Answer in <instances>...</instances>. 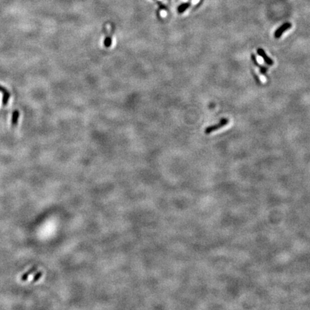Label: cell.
Here are the masks:
<instances>
[{
  "mask_svg": "<svg viewBox=\"0 0 310 310\" xmlns=\"http://www.w3.org/2000/svg\"><path fill=\"white\" fill-rule=\"evenodd\" d=\"M229 122L228 118H222V119L220 121V122L218 124L213 125V126H209L208 127H207L205 130V133L206 134H209L213 132V131L218 130V129L223 128L225 126H226Z\"/></svg>",
  "mask_w": 310,
  "mask_h": 310,
  "instance_id": "obj_1",
  "label": "cell"
},
{
  "mask_svg": "<svg viewBox=\"0 0 310 310\" xmlns=\"http://www.w3.org/2000/svg\"><path fill=\"white\" fill-rule=\"evenodd\" d=\"M291 27L292 25L290 23H285L284 24H283V25L280 26V27L276 30L275 32H274V37L276 39H279V37L282 36L283 32L287 31V30H289Z\"/></svg>",
  "mask_w": 310,
  "mask_h": 310,
  "instance_id": "obj_2",
  "label": "cell"
},
{
  "mask_svg": "<svg viewBox=\"0 0 310 310\" xmlns=\"http://www.w3.org/2000/svg\"><path fill=\"white\" fill-rule=\"evenodd\" d=\"M257 53L262 58V59L264 60V62L267 63V64H268L269 65H274V60L267 56L266 52L264 51V50H263L262 48H258V49H257Z\"/></svg>",
  "mask_w": 310,
  "mask_h": 310,
  "instance_id": "obj_3",
  "label": "cell"
},
{
  "mask_svg": "<svg viewBox=\"0 0 310 310\" xmlns=\"http://www.w3.org/2000/svg\"><path fill=\"white\" fill-rule=\"evenodd\" d=\"M250 58H251V60H252V62L254 64L256 65V67H258V68H259V70H260V72L261 74L263 75V76H266V74H267V70H268V68H266L264 66H262V65H261L260 64H259L258 62V60H257V58H256V56H255L254 54H251L250 55Z\"/></svg>",
  "mask_w": 310,
  "mask_h": 310,
  "instance_id": "obj_4",
  "label": "cell"
},
{
  "mask_svg": "<svg viewBox=\"0 0 310 310\" xmlns=\"http://www.w3.org/2000/svg\"><path fill=\"white\" fill-rule=\"evenodd\" d=\"M0 92H2L3 94V98H2V104L6 105L8 103L9 100L10 98V93L7 89H5L2 85H0Z\"/></svg>",
  "mask_w": 310,
  "mask_h": 310,
  "instance_id": "obj_5",
  "label": "cell"
},
{
  "mask_svg": "<svg viewBox=\"0 0 310 310\" xmlns=\"http://www.w3.org/2000/svg\"><path fill=\"white\" fill-rule=\"evenodd\" d=\"M19 117V112L17 110H15L12 112V121H11V123H12V125L13 126H16L17 124H18V120Z\"/></svg>",
  "mask_w": 310,
  "mask_h": 310,
  "instance_id": "obj_6",
  "label": "cell"
},
{
  "mask_svg": "<svg viewBox=\"0 0 310 310\" xmlns=\"http://www.w3.org/2000/svg\"><path fill=\"white\" fill-rule=\"evenodd\" d=\"M189 6H190V4L189 3H183L180 4L179 7L177 8V12L180 13V14H182V13L185 12Z\"/></svg>",
  "mask_w": 310,
  "mask_h": 310,
  "instance_id": "obj_7",
  "label": "cell"
},
{
  "mask_svg": "<svg viewBox=\"0 0 310 310\" xmlns=\"http://www.w3.org/2000/svg\"><path fill=\"white\" fill-rule=\"evenodd\" d=\"M112 40L111 37H107L104 40V45L105 48H110L111 45Z\"/></svg>",
  "mask_w": 310,
  "mask_h": 310,
  "instance_id": "obj_8",
  "label": "cell"
},
{
  "mask_svg": "<svg viewBox=\"0 0 310 310\" xmlns=\"http://www.w3.org/2000/svg\"><path fill=\"white\" fill-rule=\"evenodd\" d=\"M254 77L255 80H256V83H259V84H260V83H261L260 78H259V77L258 76H257V75L256 73H255V72H254Z\"/></svg>",
  "mask_w": 310,
  "mask_h": 310,
  "instance_id": "obj_9",
  "label": "cell"
}]
</instances>
